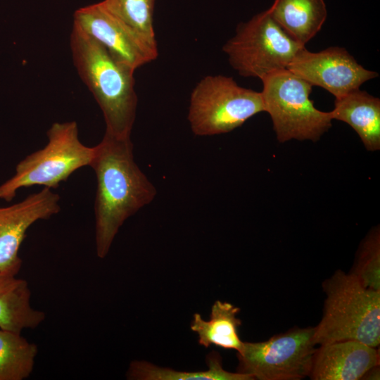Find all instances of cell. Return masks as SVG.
<instances>
[{"label":"cell","mask_w":380,"mask_h":380,"mask_svg":"<svg viewBox=\"0 0 380 380\" xmlns=\"http://www.w3.org/2000/svg\"><path fill=\"white\" fill-rule=\"evenodd\" d=\"M90 166L97 180L96 253L103 258L124 222L150 203L156 189L135 163L130 137H118L106 132L101 141L94 146Z\"/></svg>","instance_id":"obj_1"},{"label":"cell","mask_w":380,"mask_h":380,"mask_svg":"<svg viewBox=\"0 0 380 380\" xmlns=\"http://www.w3.org/2000/svg\"><path fill=\"white\" fill-rule=\"evenodd\" d=\"M70 49L80 78L103 113L106 132L130 137L138 101L134 70L115 61L103 46L74 25Z\"/></svg>","instance_id":"obj_2"},{"label":"cell","mask_w":380,"mask_h":380,"mask_svg":"<svg viewBox=\"0 0 380 380\" xmlns=\"http://www.w3.org/2000/svg\"><path fill=\"white\" fill-rule=\"evenodd\" d=\"M323 315L313 341L325 345L356 340L374 348L380 343V291L365 287L353 274L337 270L322 283Z\"/></svg>","instance_id":"obj_3"},{"label":"cell","mask_w":380,"mask_h":380,"mask_svg":"<svg viewBox=\"0 0 380 380\" xmlns=\"http://www.w3.org/2000/svg\"><path fill=\"white\" fill-rule=\"evenodd\" d=\"M47 137L46 145L19 162L15 175L0 185L1 199L11 201L23 187L57 188L77 170L90 166L94 146H87L80 141L76 122H54Z\"/></svg>","instance_id":"obj_4"},{"label":"cell","mask_w":380,"mask_h":380,"mask_svg":"<svg viewBox=\"0 0 380 380\" xmlns=\"http://www.w3.org/2000/svg\"><path fill=\"white\" fill-rule=\"evenodd\" d=\"M264 111L270 115L277 139L316 141L331 127L330 112L316 108L310 99L312 86L288 69L262 80Z\"/></svg>","instance_id":"obj_5"},{"label":"cell","mask_w":380,"mask_h":380,"mask_svg":"<svg viewBox=\"0 0 380 380\" xmlns=\"http://www.w3.org/2000/svg\"><path fill=\"white\" fill-rule=\"evenodd\" d=\"M264 111L261 92L239 86L232 77L208 75L191 91L188 120L198 136L229 132Z\"/></svg>","instance_id":"obj_6"},{"label":"cell","mask_w":380,"mask_h":380,"mask_svg":"<svg viewBox=\"0 0 380 380\" xmlns=\"http://www.w3.org/2000/svg\"><path fill=\"white\" fill-rule=\"evenodd\" d=\"M304 47L265 11L238 25L235 34L222 49L230 65L240 75L262 80L269 74L287 69Z\"/></svg>","instance_id":"obj_7"},{"label":"cell","mask_w":380,"mask_h":380,"mask_svg":"<svg viewBox=\"0 0 380 380\" xmlns=\"http://www.w3.org/2000/svg\"><path fill=\"white\" fill-rule=\"evenodd\" d=\"M315 327H295L260 342H243L236 372L258 380H300L308 376L316 348Z\"/></svg>","instance_id":"obj_8"},{"label":"cell","mask_w":380,"mask_h":380,"mask_svg":"<svg viewBox=\"0 0 380 380\" xmlns=\"http://www.w3.org/2000/svg\"><path fill=\"white\" fill-rule=\"evenodd\" d=\"M287 69L310 83L327 90L336 99L360 89L379 74L365 69L345 48L331 46L319 52L305 47L294 56Z\"/></svg>","instance_id":"obj_9"},{"label":"cell","mask_w":380,"mask_h":380,"mask_svg":"<svg viewBox=\"0 0 380 380\" xmlns=\"http://www.w3.org/2000/svg\"><path fill=\"white\" fill-rule=\"evenodd\" d=\"M73 25L103 46L115 61L134 71L158 56L157 50L109 13L100 2L76 10Z\"/></svg>","instance_id":"obj_10"},{"label":"cell","mask_w":380,"mask_h":380,"mask_svg":"<svg viewBox=\"0 0 380 380\" xmlns=\"http://www.w3.org/2000/svg\"><path fill=\"white\" fill-rule=\"evenodd\" d=\"M60 196L50 189L30 194L22 201L0 207V272L20 271V246L29 227L60 210Z\"/></svg>","instance_id":"obj_11"},{"label":"cell","mask_w":380,"mask_h":380,"mask_svg":"<svg viewBox=\"0 0 380 380\" xmlns=\"http://www.w3.org/2000/svg\"><path fill=\"white\" fill-rule=\"evenodd\" d=\"M376 365H379V349L346 340L316 348L308 376L312 380H358Z\"/></svg>","instance_id":"obj_12"},{"label":"cell","mask_w":380,"mask_h":380,"mask_svg":"<svg viewBox=\"0 0 380 380\" xmlns=\"http://www.w3.org/2000/svg\"><path fill=\"white\" fill-rule=\"evenodd\" d=\"M332 119L349 125L369 151L380 149V99L360 89L337 98Z\"/></svg>","instance_id":"obj_13"},{"label":"cell","mask_w":380,"mask_h":380,"mask_svg":"<svg viewBox=\"0 0 380 380\" xmlns=\"http://www.w3.org/2000/svg\"><path fill=\"white\" fill-rule=\"evenodd\" d=\"M18 272H0V328L20 333L37 327L45 314L32 307L27 282L16 277Z\"/></svg>","instance_id":"obj_14"},{"label":"cell","mask_w":380,"mask_h":380,"mask_svg":"<svg viewBox=\"0 0 380 380\" xmlns=\"http://www.w3.org/2000/svg\"><path fill=\"white\" fill-rule=\"evenodd\" d=\"M267 11L290 37L304 46L321 30L327 16L324 0H274Z\"/></svg>","instance_id":"obj_15"},{"label":"cell","mask_w":380,"mask_h":380,"mask_svg":"<svg viewBox=\"0 0 380 380\" xmlns=\"http://www.w3.org/2000/svg\"><path fill=\"white\" fill-rule=\"evenodd\" d=\"M240 310L230 303L217 300L212 305L209 320L206 321L200 314L195 313L190 328L197 334L198 344L205 348L214 345L240 351L243 345L238 334V329L242 324L236 317Z\"/></svg>","instance_id":"obj_16"},{"label":"cell","mask_w":380,"mask_h":380,"mask_svg":"<svg viewBox=\"0 0 380 380\" xmlns=\"http://www.w3.org/2000/svg\"><path fill=\"white\" fill-rule=\"evenodd\" d=\"M206 362L207 370L183 372L161 367L147 361L134 360L129 365L127 378L133 380H254L249 375L224 369L222 357L216 351L208 355Z\"/></svg>","instance_id":"obj_17"},{"label":"cell","mask_w":380,"mask_h":380,"mask_svg":"<svg viewBox=\"0 0 380 380\" xmlns=\"http://www.w3.org/2000/svg\"><path fill=\"white\" fill-rule=\"evenodd\" d=\"M38 349L20 333L0 328V380H23L32 374Z\"/></svg>","instance_id":"obj_18"},{"label":"cell","mask_w":380,"mask_h":380,"mask_svg":"<svg viewBox=\"0 0 380 380\" xmlns=\"http://www.w3.org/2000/svg\"><path fill=\"white\" fill-rule=\"evenodd\" d=\"M100 4L148 46L158 51L153 27L156 0H103Z\"/></svg>","instance_id":"obj_19"},{"label":"cell","mask_w":380,"mask_h":380,"mask_svg":"<svg viewBox=\"0 0 380 380\" xmlns=\"http://www.w3.org/2000/svg\"><path fill=\"white\" fill-rule=\"evenodd\" d=\"M350 274L366 288L380 291V229L373 227L360 243Z\"/></svg>","instance_id":"obj_20"},{"label":"cell","mask_w":380,"mask_h":380,"mask_svg":"<svg viewBox=\"0 0 380 380\" xmlns=\"http://www.w3.org/2000/svg\"><path fill=\"white\" fill-rule=\"evenodd\" d=\"M380 369L379 365H376L369 369L362 377L361 379H379Z\"/></svg>","instance_id":"obj_21"}]
</instances>
